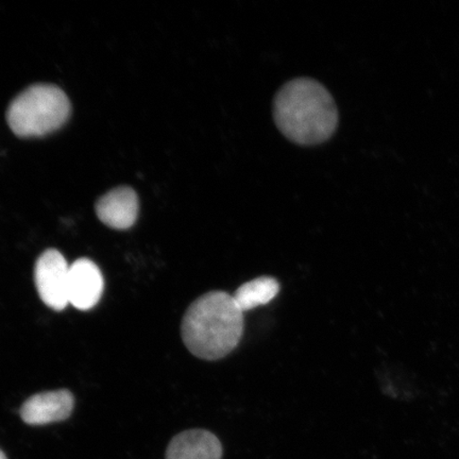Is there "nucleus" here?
Instances as JSON below:
<instances>
[{
	"instance_id": "5",
	"label": "nucleus",
	"mask_w": 459,
	"mask_h": 459,
	"mask_svg": "<svg viewBox=\"0 0 459 459\" xmlns=\"http://www.w3.org/2000/svg\"><path fill=\"white\" fill-rule=\"evenodd\" d=\"M102 273L99 266L89 258H79L70 268L68 301L79 311H89L100 302L103 294Z\"/></svg>"
},
{
	"instance_id": "2",
	"label": "nucleus",
	"mask_w": 459,
	"mask_h": 459,
	"mask_svg": "<svg viewBox=\"0 0 459 459\" xmlns=\"http://www.w3.org/2000/svg\"><path fill=\"white\" fill-rule=\"evenodd\" d=\"M244 334V312L233 296L213 290L195 300L182 319L181 336L188 351L204 360L225 359Z\"/></svg>"
},
{
	"instance_id": "9",
	"label": "nucleus",
	"mask_w": 459,
	"mask_h": 459,
	"mask_svg": "<svg viewBox=\"0 0 459 459\" xmlns=\"http://www.w3.org/2000/svg\"><path fill=\"white\" fill-rule=\"evenodd\" d=\"M279 291L278 280L272 277H260L239 286L233 298L238 307L245 313L273 301Z\"/></svg>"
},
{
	"instance_id": "10",
	"label": "nucleus",
	"mask_w": 459,
	"mask_h": 459,
	"mask_svg": "<svg viewBox=\"0 0 459 459\" xmlns=\"http://www.w3.org/2000/svg\"><path fill=\"white\" fill-rule=\"evenodd\" d=\"M0 459H7V456H5L4 453L0 450Z\"/></svg>"
},
{
	"instance_id": "7",
	"label": "nucleus",
	"mask_w": 459,
	"mask_h": 459,
	"mask_svg": "<svg viewBox=\"0 0 459 459\" xmlns=\"http://www.w3.org/2000/svg\"><path fill=\"white\" fill-rule=\"evenodd\" d=\"M140 201L131 187L112 189L96 204V213L106 226L127 230L134 226L139 217Z\"/></svg>"
},
{
	"instance_id": "3",
	"label": "nucleus",
	"mask_w": 459,
	"mask_h": 459,
	"mask_svg": "<svg viewBox=\"0 0 459 459\" xmlns=\"http://www.w3.org/2000/svg\"><path fill=\"white\" fill-rule=\"evenodd\" d=\"M71 112V101L60 88L36 84L29 86L11 102L7 122L17 136L39 137L60 129Z\"/></svg>"
},
{
	"instance_id": "4",
	"label": "nucleus",
	"mask_w": 459,
	"mask_h": 459,
	"mask_svg": "<svg viewBox=\"0 0 459 459\" xmlns=\"http://www.w3.org/2000/svg\"><path fill=\"white\" fill-rule=\"evenodd\" d=\"M70 268L60 251L48 249L39 256L34 267V282L41 300L54 311L65 309L68 301Z\"/></svg>"
},
{
	"instance_id": "1",
	"label": "nucleus",
	"mask_w": 459,
	"mask_h": 459,
	"mask_svg": "<svg viewBox=\"0 0 459 459\" xmlns=\"http://www.w3.org/2000/svg\"><path fill=\"white\" fill-rule=\"evenodd\" d=\"M275 125L290 142L300 146L320 145L338 127V110L330 91L312 78L285 83L274 97Z\"/></svg>"
},
{
	"instance_id": "8",
	"label": "nucleus",
	"mask_w": 459,
	"mask_h": 459,
	"mask_svg": "<svg viewBox=\"0 0 459 459\" xmlns=\"http://www.w3.org/2000/svg\"><path fill=\"white\" fill-rule=\"evenodd\" d=\"M222 446L213 433L206 429H188L171 439L166 459H221Z\"/></svg>"
},
{
	"instance_id": "6",
	"label": "nucleus",
	"mask_w": 459,
	"mask_h": 459,
	"mask_svg": "<svg viewBox=\"0 0 459 459\" xmlns=\"http://www.w3.org/2000/svg\"><path fill=\"white\" fill-rule=\"evenodd\" d=\"M74 405L70 390L60 389L32 395L22 405L20 414L29 426H45L66 420L72 415Z\"/></svg>"
}]
</instances>
